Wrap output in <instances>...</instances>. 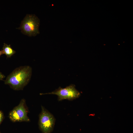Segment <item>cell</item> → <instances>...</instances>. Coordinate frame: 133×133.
<instances>
[{
	"label": "cell",
	"mask_w": 133,
	"mask_h": 133,
	"mask_svg": "<svg viewBox=\"0 0 133 133\" xmlns=\"http://www.w3.org/2000/svg\"><path fill=\"white\" fill-rule=\"evenodd\" d=\"M28 112L26 100L24 99H22L18 105L10 112L9 117L13 122H29L30 120L27 116Z\"/></svg>",
	"instance_id": "cell-3"
},
{
	"label": "cell",
	"mask_w": 133,
	"mask_h": 133,
	"mask_svg": "<svg viewBox=\"0 0 133 133\" xmlns=\"http://www.w3.org/2000/svg\"><path fill=\"white\" fill-rule=\"evenodd\" d=\"M4 117V115L3 112L0 110V125L3 121ZM0 133H1L0 132Z\"/></svg>",
	"instance_id": "cell-7"
},
{
	"label": "cell",
	"mask_w": 133,
	"mask_h": 133,
	"mask_svg": "<svg viewBox=\"0 0 133 133\" xmlns=\"http://www.w3.org/2000/svg\"><path fill=\"white\" fill-rule=\"evenodd\" d=\"M3 54H5L7 58H10L13 55L16 53L15 50L12 48L10 45H8L4 43L2 50Z\"/></svg>",
	"instance_id": "cell-6"
},
{
	"label": "cell",
	"mask_w": 133,
	"mask_h": 133,
	"mask_svg": "<svg viewBox=\"0 0 133 133\" xmlns=\"http://www.w3.org/2000/svg\"><path fill=\"white\" fill-rule=\"evenodd\" d=\"M48 94L57 95L59 101L64 99L73 100L78 98L80 95V93L76 89L75 86L73 84H71L64 88L60 87L51 92L40 94V95Z\"/></svg>",
	"instance_id": "cell-4"
},
{
	"label": "cell",
	"mask_w": 133,
	"mask_h": 133,
	"mask_svg": "<svg viewBox=\"0 0 133 133\" xmlns=\"http://www.w3.org/2000/svg\"><path fill=\"white\" fill-rule=\"evenodd\" d=\"M5 77V76L0 72V81L3 80Z\"/></svg>",
	"instance_id": "cell-8"
},
{
	"label": "cell",
	"mask_w": 133,
	"mask_h": 133,
	"mask_svg": "<svg viewBox=\"0 0 133 133\" xmlns=\"http://www.w3.org/2000/svg\"><path fill=\"white\" fill-rule=\"evenodd\" d=\"M3 54V53L2 50H0V56Z\"/></svg>",
	"instance_id": "cell-9"
},
{
	"label": "cell",
	"mask_w": 133,
	"mask_h": 133,
	"mask_svg": "<svg viewBox=\"0 0 133 133\" xmlns=\"http://www.w3.org/2000/svg\"><path fill=\"white\" fill-rule=\"evenodd\" d=\"M40 20L35 15L27 14L21 21L18 29L24 34L29 36L39 34Z\"/></svg>",
	"instance_id": "cell-2"
},
{
	"label": "cell",
	"mask_w": 133,
	"mask_h": 133,
	"mask_svg": "<svg viewBox=\"0 0 133 133\" xmlns=\"http://www.w3.org/2000/svg\"><path fill=\"white\" fill-rule=\"evenodd\" d=\"M32 69L29 66H20L12 72L4 81V83L8 85L15 90H23L30 80Z\"/></svg>",
	"instance_id": "cell-1"
},
{
	"label": "cell",
	"mask_w": 133,
	"mask_h": 133,
	"mask_svg": "<svg viewBox=\"0 0 133 133\" xmlns=\"http://www.w3.org/2000/svg\"><path fill=\"white\" fill-rule=\"evenodd\" d=\"M39 115L38 124L42 133H50L53 130L55 119L53 116L43 106Z\"/></svg>",
	"instance_id": "cell-5"
}]
</instances>
